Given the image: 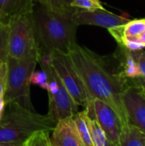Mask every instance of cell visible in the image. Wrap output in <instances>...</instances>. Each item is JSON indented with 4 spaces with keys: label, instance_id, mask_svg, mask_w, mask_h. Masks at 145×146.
I'll use <instances>...</instances> for the list:
<instances>
[{
    "label": "cell",
    "instance_id": "603a6c76",
    "mask_svg": "<svg viewBox=\"0 0 145 146\" xmlns=\"http://www.w3.org/2000/svg\"><path fill=\"white\" fill-rule=\"evenodd\" d=\"M62 3L64 5V7L67 9H69V10H74L75 9L72 7V4L73 3L74 0H62Z\"/></svg>",
    "mask_w": 145,
    "mask_h": 146
},
{
    "label": "cell",
    "instance_id": "ac0fdd59",
    "mask_svg": "<svg viewBox=\"0 0 145 146\" xmlns=\"http://www.w3.org/2000/svg\"><path fill=\"white\" fill-rule=\"evenodd\" d=\"M9 59V26L0 24V64L7 63Z\"/></svg>",
    "mask_w": 145,
    "mask_h": 146
},
{
    "label": "cell",
    "instance_id": "6da1fadb",
    "mask_svg": "<svg viewBox=\"0 0 145 146\" xmlns=\"http://www.w3.org/2000/svg\"><path fill=\"white\" fill-rule=\"evenodd\" d=\"M91 100L97 99L109 105L128 124L122 97L126 84L116 71L112 56H102L74 44L68 53Z\"/></svg>",
    "mask_w": 145,
    "mask_h": 146
},
{
    "label": "cell",
    "instance_id": "d6986e66",
    "mask_svg": "<svg viewBox=\"0 0 145 146\" xmlns=\"http://www.w3.org/2000/svg\"><path fill=\"white\" fill-rule=\"evenodd\" d=\"M72 7L79 9L93 10V9H104L100 0H74Z\"/></svg>",
    "mask_w": 145,
    "mask_h": 146
},
{
    "label": "cell",
    "instance_id": "8992f818",
    "mask_svg": "<svg viewBox=\"0 0 145 146\" xmlns=\"http://www.w3.org/2000/svg\"><path fill=\"white\" fill-rule=\"evenodd\" d=\"M9 57H38L39 48L30 15L11 18L9 22Z\"/></svg>",
    "mask_w": 145,
    "mask_h": 146
},
{
    "label": "cell",
    "instance_id": "52a82bcc",
    "mask_svg": "<svg viewBox=\"0 0 145 146\" xmlns=\"http://www.w3.org/2000/svg\"><path fill=\"white\" fill-rule=\"evenodd\" d=\"M115 68L127 87L145 90V51L118 46L112 56Z\"/></svg>",
    "mask_w": 145,
    "mask_h": 146
},
{
    "label": "cell",
    "instance_id": "e0dca14e",
    "mask_svg": "<svg viewBox=\"0 0 145 146\" xmlns=\"http://www.w3.org/2000/svg\"><path fill=\"white\" fill-rule=\"evenodd\" d=\"M50 133V131L48 130L35 132L21 144V146H51Z\"/></svg>",
    "mask_w": 145,
    "mask_h": 146
},
{
    "label": "cell",
    "instance_id": "9c48e42d",
    "mask_svg": "<svg viewBox=\"0 0 145 146\" xmlns=\"http://www.w3.org/2000/svg\"><path fill=\"white\" fill-rule=\"evenodd\" d=\"M85 109L94 115L104 131L109 142L120 145V137L124 124L119 115L109 105L97 99L91 100L88 107Z\"/></svg>",
    "mask_w": 145,
    "mask_h": 146
},
{
    "label": "cell",
    "instance_id": "4316f807",
    "mask_svg": "<svg viewBox=\"0 0 145 146\" xmlns=\"http://www.w3.org/2000/svg\"><path fill=\"white\" fill-rule=\"evenodd\" d=\"M2 23H6V22H5V21H4V19H3V15H2L1 13H0V24H2Z\"/></svg>",
    "mask_w": 145,
    "mask_h": 146
},
{
    "label": "cell",
    "instance_id": "8fae6325",
    "mask_svg": "<svg viewBox=\"0 0 145 146\" xmlns=\"http://www.w3.org/2000/svg\"><path fill=\"white\" fill-rule=\"evenodd\" d=\"M72 21L77 25H91L97 26L108 30L116 27L122 26L126 24L129 20L117 15L112 12L104 9H93V10H85L75 9L72 14Z\"/></svg>",
    "mask_w": 145,
    "mask_h": 146
},
{
    "label": "cell",
    "instance_id": "f1b7e54d",
    "mask_svg": "<svg viewBox=\"0 0 145 146\" xmlns=\"http://www.w3.org/2000/svg\"><path fill=\"white\" fill-rule=\"evenodd\" d=\"M144 146H145V145H144Z\"/></svg>",
    "mask_w": 145,
    "mask_h": 146
},
{
    "label": "cell",
    "instance_id": "7c38bea8",
    "mask_svg": "<svg viewBox=\"0 0 145 146\" xmlns=\"http://www.w3.org/2000/svg\"><path fill=\"white\" fill-rule=\"evenodd\" d=\"M51 146H85L83 145L73 117L56 122L50 136Z\"/></svg>",
    "mask_w": 145,
    "mask_h": 146
},
{
    "label": "cell",
    "instance_id": "3957f363",
    "mask_svg": "<svg viewBox=\"0 0 145 146\" xmlns=\"http://www.w3.org/2000/svg\"><path fill=\"white\" fill-rule=\"evenodd\" d=\"M56 122L48 114H38L15 102L6 104L0 120V142L21 145L35 132H52Z\"/></svg>",
    "mask_w": 145,
    "mask_h": 146
},
{
    "label": "cell",
    "instance_id": "7402d4cb",
    "mask_svg": "<svg viewBox=\"0 0 145 146\" xmlns=\"http://www.w3.org/2000/svg\"><path fill=\"white\" fill-rule=\"evenodd\" d=\"M7 83V63L0 64V98L4 96Z\"/></svg>",
    "mask_w": 145,
    "mask_h": 146
},
{
    "label": "cell",
    "instance_id": "4fadbf2b",
    "mask_svg": "<svg viewBox=\"0 0 145 146\" xmlns=\"http://www.w3.org/2000/svg\"><path fill=\"white\" fill-rule=\"evenodd\" d=\"M36 0H0V13L8 24L11 18L30 15Z\"/></svg>",
    "mask_w": 145,
    "mask_h": 146
},
{
    "label": "cell",
    "instance_id": "ffe728a7",
    "mask_svg": "<svg viewBox=\"0 0 145 146\" xmlns=\"http://www.w3.org/2000/svg\"><path fill=\"white\" fill-rule=\"evenodd\" d=\"M30 83L38 86L41 88L47 90L48 88V76L45 71L40 70V71H33L30 76Z\"/></svg>",
    "mask_w": 145,
    "mask_h": 146
},
{
    "label": "cell",
    "instance_id": "30bf717a",
    "mask_svg": "<svg viewBox=\"0 0 145 146\" xmlns=\"http://www.w3.org/2000/svg\"><path fill=\"white\" fill-rule=\"evenodd\" d=\"M122 101L128 124L145 136V90L127 87Z\"/></svg>",
    "mask_w": 145,
    "mask_h": 146
},
{
    "label": "cell",
    "instance_id": "484cf974",
    "mask_svg": "<svg viewBox=\"0 0 145 146\" xmlns=\"http://www.w3.org/2000/svg\"><path fill=\"white\" fill-rule=\"evenodd\" d=\"M0 146H21V145H19V144H8V143L0 142Z\"/></svg>",
    "mask_w": 145,
    "mask_h": 146
},
{
    "label": "cell",
    "instance_id": "5b68a950",
    "mask_svg": "<svg viewBox=\"0 0 145 146\" xmlns=\"http://www.w3.org/2000/svg\"><path fill=\"white\" fill-rule=\"evenodd\" d=\"M38 63L48 76L46 90L49 96L48 115L56 121L72 117L78 112L79 105L73 101L56 74L51 64V52L39 51Z\"/></svg>",
    "mask_w": 145,
    "mask_h": 146
},
{
    "label": "cell",
    "instance_id": "277c9868",
    "mask_svg": "<svg viewBox=\"0 0 145 146\" xmlns=\"http://www.w3.org/2000/svg\"><path fill=\"white\" fill-rule=\"evenodd\" d=\"M38 64L37 57L12 58L7 62V83L4 92L5 104L15 102L22 107L35 111L31 100L30 76Z\"/></svg>",
    "mask_w": 145,
    "mask_h": 146
},
{
    "label": "cell",
    "instance_id": "d4e9b609",
    "mask_svg": "<svg viewBox=\"0 0 145 146\" xmlns=\"http://www.w3.org/2000/svg\"><path fill=\"white\" fill-rule=\"evenodd\" d=\"M139 39H140V42H141V44L144 45V47L145 48V30H144V32L142 33V35L140 36Z\"/></svg>",
    "mask_w": 145,
    "mask_h": 146
},
{
    "label": "cell",
    "instance_id": "5bb4252c",
    "mask_svg": "<svg viewBox=\"0 0 145 146\" xmlns=\"http://www.w3.org/2000/svg\"><path fill=\"white\" fill-rule=\"evenodd\" d=\"M73 120L75 123L76 128L78 130L80 139L85 146H93L91 131L89 125V111L87 109H85L82 111L77 112L73 116Z\"/></svg>",
    "mask_w": 145,
    "mask_h": 146
},
{
    "label": "cell",
    "instance_id": "9a60e30c",
    "mask_svg": "<svg viewBox=\"0 0 145 146\" xmlns=\"http://www.w3.org/2000/svg\"><path fill=\"white\" fill-rule=\"evenodd\" d=\"M145 136L132 126H123L120 137V146H144Z\"/></svg>",
    "mask_w": 145,
    "mask_h": 146
},
{
    "label": "cell",
    "instance_id": "44dd1931",
    "mask_svg": "<svg viewBox=\"0 0 145 146\" xmlns=\"http://www.w3.org/2000/svg\"><path fill=\"white\" fill-rule=\"evenodd\" d=\"M40 3H42L43 5L46 6L47 8H49L51 10L56 11V12H61V13H67V12H70L73 13L74 10H69L67 9L62 0H38Z\"/></svg>",
    "mask_w": 145,
    "mask_h": 146
},
{
    "label": "cell",
    "instance_id": "7a4b0ae2",
    "mask_svg": "<svg viewBox=\"0 0 145 146\" xmlns=\"http://www.w3.org/2000/svg\"><path fill=\"white\" fill-rule=\"evenodd\" d=\"M73 13L51 10L36 0L30 18L39 51L69 53L72 46L77 43L78 26L72 21Z\"/></svg>",
    "mask_w": 145,
    "mask_h": 146
},
{
    "label": "cell",
    "instance_id": "2e32d148",
    "mask_svg": "<svg viewBox=\"0 0 145 146\" xmlns=\"http://www.w3.org/2000/svg\"><path fill=\"white\" fill-rule=\"evenodd\" d=\"M89 125L93 146H108L109 142L104 131L91 112H89Z\"/></svg>",
    "mask_w": 145,
    "mask_h": 146
},
{
    "label": "cell",
    "instance_id": "cb8c5ba5",
    "mask_svg": "<svg viewBox=\"0 0 145 146\" xmlns=\"http://www.w3.org/2000/svg\"><path fill=\"white\" fill-rule=\"evenodd\" d=\"M5 101H4V98L3 97H1L0 98V120L3 115V112H4V109H5Z\"/></svg>",
    "mask_w": 145,
    "mask_h": 146
},
{
    "label": "cell",
    "instance_id": "ba28073f",
    "mask_svg": "<svg viewBox=\"0 0 145 146\" xmlns=\"http://www.w3.org/2000/svg\"><path fill=\"white\" fill-rule=\"evenodd\" d=\"M51 64L62 85L79 106L87 108L91 101L68 54L51 52Z\"/></svg>",
    "mask_w": 145,
    "mask_h": 146
},
{
    "label": "cell",
    "instance_id": "83f0119b",
    "mask_svg": "<svg viewBox=\"0 0 145 146\" xmlns=\"http://www.w3.org/2000/svg\"><path fill=\"white\" fill-rule=\"evenodd\" d=\"M108 146H120V145H115V144H111V143H109Z\"/></svg>",
    "mask_w": 145,
    "mask_h": 146
}]
</instances>
